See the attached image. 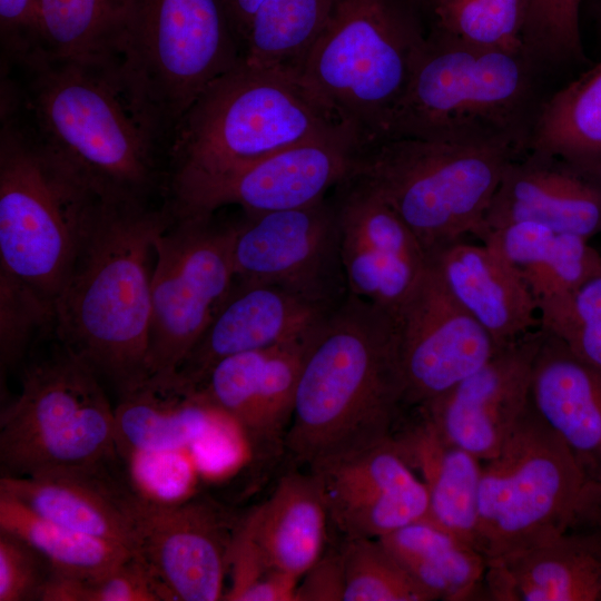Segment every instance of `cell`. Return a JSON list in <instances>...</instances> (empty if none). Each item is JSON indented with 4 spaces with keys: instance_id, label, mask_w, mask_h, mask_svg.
Returning a JSON list of instances; mask_svg holds the SVG:
<instances>
[{
    "instance_id": "obj_23",
    "label": "cell",
    "mask_w": 601,
    "mask_h": 601,
    "mask_svg": "<svg viewBox=\"0 0 601 601\" xmlns=\"http://www.w3.org/2000/svg\"><path fill=\"white\" fill-rule=\"evenodd\" d=\"M523 220L590 239L601 233V189L554 158L534 152L525 160L514 158L475 235Z\"/></svg>"
},
{
    "instance_id": "obj_37",
    "label": "cell",
    "mask_w": 601,
    "mask_h": 601,
    "mask_svg": "<svg viewBox=\"0 0 601 601\" xmlns=\"http://www.w3.org/2000/svg\"><path fill=\"white\" fill-rule=\"evenodd\" d=\"M601 266V253L588 238L558 234L551 248L522 278L530 288L538 312L579 289Z\"/></svg>"
},
{
    "instance_id": "obj_6",
    "label": "cell",
    "mask_w": 601,
    "mask_h": 601,
    "mask_svg": "<svg viewBox=\"0 0 601 601\" xmlns=\"http://www.w3.org/2000/svg\"><path fill=\"white\" fill-rule=\"evenodd\" d=\"M415 0H336L298 78L361 149L384 139L425 46Z\"/></svg>"
},
{
    "instance_id": "obj_24",
    "label": "cell",
    "mask_w": 601,
    "mask_h": 601,
    "mask_svg": "<svg viewBox=\"0 0 601 601\" xmlns=\"http://www.w3.org/2000/svg\"><path fill=\"white\" fill-rule=\"evenodd\" d=\"M541 331L531 385L533 405L588 479L601 485V368Z\"/></svg>"
},
{
    "instance_id": "obj_17",
    "label": "cell",
    "mask_w": 601,
    "mask_h": 601,
    "mask_svg": "<svg viewBox=\"0 0 601 601\" xmlns=\"http://www.w3.org/2000/svg\"><path fill=\"white\" fill-rule=\"evenodd\" d=\"M235 531L209 500L160 503L144 497L136 554L175 601L223 600Z\"/></svg>"
},
{
    "instance_id": "obj_38",
    "label": "cell",
    "mask_w": 601,
    "mask_h": 601,
    "mask_svg": "<svg viewBox=\"0 0 601 601\" xmlns=\"http://www.w3.org/2000/svg\"><path fill=\"white\" fill-rule=\"evenodd\" d=\"M540 327L601 368V266L570 297L539 311Z\"/></svg>"
},
{
    "instance_id": "obj_35",
    "label": "cell",
    "mask_w": 601,
    "mask_h": 601,
    "mask_svg": "<svg viewBox=\"0 0 601 601\" xmlns=\"http://www.w3.org/2000/svg\"><path fill=\"white\" fill-rule=\"evenodd\" d=\"M341 553L344 601L436 600L377 539H345Z\"/></svg>"
},
{
    "instance_id": "obj_29",
    "label": "cell",
    "mask_w": 601,
    "mask_h": 601,
    "mask_svg": "<svg viewBox=\"0 0 601 601\" xmlns=\"http://www.w3.org/2000/svg\"><path fill=\"white\" fill-rule=\"evenodd\" d=\"M377 540L436 600L485 597L486 558L445 529L421 520Z\"/></svg>"
},
{
    "instance_id": "obj_41",
    "label": "cell",
    "mask_w": 601,
    "mask_h": 601,
    "mask_svg": "<svg viewBox=\"0 0 601 601\" xmlns=\"http://www.w3.org/2000/svg\"><path fill=\"white\" fill-rule=\"evenodd\" d=\"M52 574V566L39 551L0 530V601L40 600Z\"/></svg>"
},
{
    "instance_id": "obj_44",
    "label": "cell",
    "mask_w": 601,
    "mask_h": 601,
    "mask_svg": "<svg viewBox=\"0 0 601 601\" xmlns=\"http://www.w3.org/2000/svg\"><path fill=\"white\" fill-rule=\"evenodd\" d=\"M263 2L264 0H225L230 21L242 46L250 20Z\"/></svg>"
},
{
    "instance_id": "obj_5",
    "label": "cell",
    "mask_w": 601,
    "mask_h": 601,
    "mask_svg": "<svg viewBox=\"0 0 601 601\" xmlns=\"http://www.w3.org/2000/svg\"><path fill=\"white\" fill-rule=\"evenodd\" d=\"M0 97V269L53 305L106 201L42 145L7 90Z\"/></svg>"
},
{
    "instance_id": "obj_36",
    "label": "cell",
    "mask_w": 601,
    "mask_h": 601,
    "mask_svg": "<svg viewBox=\"0 0 601 601\" xmlns=\"http://www.w3.org/2000/svg\"><path fill=\"white\" fill-rule=\"evenodd\" d=\"M43 601H171L152 570L137 554L109 572L90 580L56 574L47 584Z\"/></svg>"
},
{
    "instance_id": "obj_28",
    "label": "cell",
    "mask_w": 601,
    "mask_h": 601,
    "mask_svg": "<svg viewBox=\"0 0 601 601\" xmlns=\"http://www.w3.org/2000/svg\"><path fill=\"white\" fill-rule=\"evenodd\" d=\"M268 565L300 580L323 554L327 509L312 473L283 476L246 518Z\"/></svg>"
},
{
    "instance_id": "obj_43",
    "label": "cell",
    "mask_w": 601,
    "mask_h": 601,
    "mask_svg": "<svg viewBox=\"0 0 601 601\" xmlns=\"http://www.w3.org/2000/svg\"><path fill=\"white\" fill-rule=\"evenodd\" d=\"M300 579L295 601H344L345 571L341 550L323 553Z\"/></svg>"
},
{
    "instance_id": "obj_14",
    "label": "cell",
    "mask_w": 601,
    "mask_h": 601,
    "mask_svg": "<svg viewBox=\"0 0 601 601\" xmlns=\"http://www.w3.org/2000/svg\"><path fill=\"white\" fill-rule=\"evenodd\" d=\"M394 318L407 411L445 394L500 349L449 293L431 262Z\"/></svg>"
},
{
    "instance_id": "obj_32",
    "label": "cell",
    "mask_w": 601,
    "mask_h": 601,
    "mask_svg": "<svg viewBox=\"0 0 601 601\" xmlns=\"http://www.w3.org/2000/svg\"><path fill=\"white\" fill-rule=\"evenodd\" d=\"M0 530L32 545L56 573L75 579L98 578L136 554L122 545L43 518L3 492H0Z\"/></svg>"
},
{
    "instance_id": "obj_33",
    "label": "cell",
    "mask_w": 601,
    "mask_h": 601,
    "mask_svg": "<svg viewBox=\"0 0 601 601\" xmlns=\"http://www.w3.org/2000/svg\"><path fill=\"white\" fill-rule=\"evenodd\" d=\"M127 0H40L46 57L114 63Z\"/></svg>"
},
{
    "instance_id": "obj_1",
    "label": "cell",
    "mask_w": 601,
    "mask_h": 601,
    "mask_svg": "<svg viewBox=\"0 0 601 601\" xmlns=\"http://www.w3.org/2000/svg\"><path fill=\"white\" fill-rule=\"evenodd\" d=\"M1 82L42 145L106 203L151 204L167 190L169 144L112 65L43 58Z\"/></svg>"
},
{
    "instance_id": "obj_2",
    "label": "cell",
    "mask_w": 601,
    "mask_h": 601,
    "mask_svg": "<svg viewBox=\"0 0 601 601\" xmlns=\"http://www.w3.org/2000/svg\"><path fill=\"white\" fill-rule=\"evenodd\" d=\"M406 413L395 318L348 294L307 352L287 447L311 470L390 442Z\"/></svg>"
},
{
    "instance_id": "obj_22",
    "label": "cell",
    "mask_w": 601,
    "mask_h": 601,
    "mask_svg": "<svg viewBox=\"0 0 601 601\" xmlns=\"http://www.w3.org/2000/svg\"><path fill=\"white\" fill-rule=\"evenodd\" d=\"M484 589L494 601H601V525L489 561Z\"/></svg>"
},
{
    "instance_id": "obj_13",
    "label": "cell",
    "mask_w": 601,
    "mask_h": 601,
    "mask_svg": "<svg viewBox=\"0 0 601 601\" xmlns=\"http://www.w3.org/2000/svg\"><path fill=\"white\" fill-rule=\"evenodd\" d=\"M235 277L283 287L329 309L348 296L334 201L235 221Z\"/></svg>"
},
{
    "instance_id": "obj_31",
    "label": "cell",
    "mask_w": 601,
    "mask_h": 601,
    "mask_svg": "<svg viewBox=\"0 0 601 601\" xmlns=\"http://www.w3.org/2000/svg\"><path fill=\"white\" fill-rule=\"evenodd\" d=\"M336 0H264L244 42V61L296 75L322 35Z\"/></svg>"
},
{
    "instance_id": "obj_16",
    "label": "cell",
    "mask_w": 601,
    "mask_h": 601,
    "mask_svg": "<svg viewBox=\"0 0 601 601\" xmlns=\"http://www.w3.org/2000/svg\"><path fill=\"white\" fill-rule=\"evenodd\" d=\"M359 152L349 137L311 140L167 199L175 214H211L231 205L252 215L302 208L346 180Z\"/></svg>"
},
{
    "instance_id": "obj_46",
    "label": "cell",
    "mask_w": 601,
    "mask_h": 601,
    "mask_svg": "<svg viewBox=\"0 0 601 601\" xmlns=\"http://www.w3.org/2000/svg\"><path fill=\"white\" fill-rule=\"evenodd\" d=\"M417 2L418 6H422V3H424L426 0H415Z\"/></svg>"
},
{
    "instance_id": "obj_18",
    "label": "cell",
    "mask_w": 601,
    "mask_h": 601,
    "mask_svg": "<svg viewBox=\"0 0 601 601\" xmlns=\"http://www.w3.org/2000/svg\"><path fill=\"white\" fill-rule=\"evenodd\" d=\"M542 331L501 347L473 374L432 402L412 408L451 443L482 462L502 447L531 401Z\"/></svg>"
},
{
    "instance_id": "obj_20",
    "label": "cell",
    "mask_w": 601,
    "mask_h": 601,
    "mask_svg": "<svg viewBox=\"0 0 601 601\" xmlns=\"http://www.w3.org/2000/svg\"><path fill=\"white\" fill-rule=\"evenodd\" d=\"M114 463L2 474L0 492L43 518L136 553L144 497L114 473Z\"/></svg>"
},
{
    "instance_id": "obj_25",
    "label": "cell",
    "mask_w": 601,
    "mask_h": 601,
    "mask_svg": "<svg viewBox=\"0 0 601 601\" xmlns=\"http://www.w3.org/2000/svg\"><path fill=\"white\" fill-rule=\"evenodd\" d=\"M428 258L449 293L500 348L536 325L538 306L524 279L485 245L459 239Z\"/></svg>"
},
{
    "instance_id": "obj_9",
    "label": "cell",
    "mask_w": 601,
    "mask_h": 601,
    "mask_svg": "<svg viewBox=\"0 0 601 601\" xmlns=\"http://www.w3.org/2000/svg\"><path fill=\"white\" fill-rule=\"evenodd\" d=\"M520 150L495 141L386 138L361 150L353 175L384 198L428 255L477 233Z\"/></svg>"
},
{
    "instance_id": "obj_19",
    "label": "cell",
    "mask_w": 601,
    "mask_h": 601,
    "mask_svg": "<svg viewBox=\"0 0 601 601\" xmlns=\"http://www.w3.org/2000/svg\"><path fill=\"white\" fill-rule=\"evenodd\" d=\"M311 473L345 539H380L427 516V489L393 440Z\"/></svg>"
},
{
    "instance_id": "obj_11",
    "label": "cell",
    "mask_w": 601,
    "mask_h": 601,
    "mask_svg": "<svg viewBox=\"0 0 601 601\" xmlns=\"http://www.w3.org/2000/svg\"><path fill=\"white\" fill-rule=\"evenodd\" d=\"M100 380L61 345L58 353L28 365L18 395L0 414L2 474L116 462L115 407Z\"/></svg>"
},
{
    "instance_id": "obj_30",
    "label": "cell",
    "mask_w": 601,
    "mask_h": 601,
    "mask_svg": "<svg viewBox=\"0 0 601 601\" xmlns=\"http://www.w3.org/2000/svg\"><path fill=\"white\" fill-rule=\"evenodd\" d=\"M528 146L575 170L601 168V60L538 109Z\"/></svg>"
},
{
    "instance_id": "obj_10",
    "label": "cell",
    "mask_w": 601,
    "mask_h": 601,
    "mask_svg": "<svg viewBox=\"0 0 601 601\" xmlns=\"http://www.w3.org/2000/svg\"><path fill=\"white\" fill-rule=\"evenodd\" d=\"M595 497L597 483L531 398L500 451L483 461L477 549L489 562L544 543L585 524Z\"/></svg>"
},
{
    "instance_id": "obj_12",
    "label": "cell",
    "mask_w": 601,
    "mask_h": 601,
    "mask_svg": "<svg viewBox=\"0 0 601 601\" xmlns=\"http://www.w3.org/2000/svg\"><path fill=\"white\" fill-rule=\"evenodd\" d=\"M155 243L149 375L175 373L235 284V221L175 214Z\"/></svg>"
},
{
    "instance_id": "obj_45",
    "label": "cell",
    "mask_w": 601,
    "mask_h": 601,
    "mask_svg": "<svg viewBox=\"0 0 601 601\" xmlns=\"http://www.w3.org/2000/svg\"><path fill=\"white\" fill-rule=\"evenodd\" d=\"M597 521L601 524V485L599 484L598 492V506H597Z\"/></svg>"
},
{
    "instance_id": "obj_7",
    "label": "cell",
    "mask_w": 601,
    "mask_h": 601,
    "mask_svg": "<svg viewBox=\"0 0 601 601\" xmlns=\"http://www.w3.org/2000/svg\"><path fill=\"white\" fill-rule=\"evenodd\" d=\"M532 60L528 52L473 47L431 31L384 139L528 146L538 112Z\"/></svg>"
},
{
    "instance_id": "obj_47",
    "label": "cell",
    "mask_w": 601,
    "mask_h": 601,
    "mask_svg": "<svg viewBox=\"0 0 601 601\" xmlns=\"http://www.w3.org/2000/svg\"><path fill=\"white\" fill-rule=\"evenodd\" d=\"M601 11V0H595Z\"/></svg>"
},
{
    "instance_id": "obj_8",
    "label": "cell",
    "mask_w": 601,
    "mask_h": 601,
    "mask_svg": "<svg viewBox=\"0 0 601 601\" xmlns=\"http://www.w3.org/2000/svg\"><path fill=\"white\" fill-rule=\"evenodd\" d=\"M243 58L225 0H127L114 68L170 146L195 100Z\"/></svg>"
},
{
    "instance_id": "obj_39",
    "label": "cell",
    "mask_w": 601,
    "mask_h": 601,
    "mask_svg": "<svg viewBox=\"0 0 601 601\" xmlns=\"http://www.w3.org/2000/svg\"><path fill=\"white\" fill-rule=\"evenodd\" d=\"M53 305L13 275L0 269V362L1 372L14 367L26 355L33 337L53 325Z\"/></svg>"
},
{
    "instance_id": "obj_4",
    "label": "cell",
    "mask_w": 601,
    "mask_h": 601,
    "mask_svg": "<svg viewBox=\"0 0 601 601\" xmlns=\"http://www.w3.org/2000/svg\"><path fill=\"white\" fill-rule=\"evenodd\" d=\"M338 137L355 140L296 75L243 59L200 93L176 127L166 193L229 177L298 144Z\"/></svg>"
},
{
    "instance_id": "obj_15",
    "label": "cell",
    "mask_w": 601,
    "mask_h": 601,
    "mask_svg": "<svg viewBox=\"0 0 601 601\" xmlns=\"http://www.w3.org/2000/svg\"><path fill=\"white\" fill-rule=\"evenodd\" d=\"M341 256L348 294L393 316L428 266L415 234L370 185L355 175L336 187Z\"/></svg>"
},
{
    "instance_id": "obj_34",
    "label": "cell",
    "mask_w": 601,
    "mask_h": 601,
    "mask_svg": "<svg viewBox=\"0 0 601 601\" xmlns=\"http://www.w3.org/2000/svg\"><path fill=\"white\" fill-rule=\"evenodd\" d=\"M529 4L530 0H426L422 3L432 17L431 31L460 43L513 52H528L524 30Z\"/></svg>"
},
{
    "instance_id": "obj_21",
    "label": "cell",
    "mask_w": 601,
    "mask_h": 601,
    "mask_svg": "<svg viewBox=\"0 0 601 601\" xmlns=\"http://www.w3.org/2000/svg\"><path fill=\"white\" fill-rule=\"evenodd\" d=\"M334 309L279 286L235 280L227 300L176 372L197 388L219 361L304 338Z\"/></svg>"
},
{
    "instance_id": "obj_42",
    "label": "cell",
    "mask_w": 601,
    "mask_h": 601,
    "mask_svg": "<svg viewBox=\"0 0 601 601\" xmlns=\"http://www.w3.org/2000/svg\"><path fill=\"white\" fill-rule=\"evenodd\" d=\"M0 42L6 69L23 68L46 57L40 0H0Z\"/></svg>"
},
{
    "instance_id": "obj_27",
    "label": "cell",
    "mask_w": 601,
    "mask_h": 601,
    "mask_svg": "<svg viewBox=\"0 0 601 601\" xmlns=\"http://www.w3.org/2000/svg\"><path fill=\"white\" fill-rule=\"evenodd\" d=\"M209 406L177 372L150 375L119 394L115 407L119 454H155L200 440L211 424Z\"/></svg>"
},
{
    "instance_id": "obj_26",
    "label": "cell",
    "mask_w": 601,
    "mask_h": 601,
    "mask_svg": "<svg viewBox=\"0 0 601 601\" xmlns=\"http://www.w3.org/2000/svg\"><path fill=\"white\" fill-rule=\"evenodd\" d=\"M410 413L393 441L413 470L421 473L427 489L425 520L477 549V497L483 462L444 439L420 413Z\"/></svg>"
},
{
    "instance_id": "obj_3",
    "label": "cell",
    "mask_w": 601,
    "mask_h": 601,
    "mask_svg": "<svg viewBox=\"0 0 601 601\" xmlns=\"http://www.w3.org/2000/svg\"><path fill=\"white\" fill-rule=\"evenodd\" d=\"M166 199L105 203L57 296L53 327L61 346L122 393L149 375L155 243L174 219Z\"/></svg>"
},
{
    "instance_id": "obj_40",
    "label": "cell",
    "mask_w": 601,
    "mask_h": 601,
    "mask_svg": "<svg viewBox=\"0 0 601 601\" xmlns=\"http://www.w3.org/2000/svg\"><path fill=\"white\" fill-rule=\"evenodd\" d=\"M582 0H530L524 30L528 52L549 60L582 59Z\"/></svg>"
}]
</instances>
